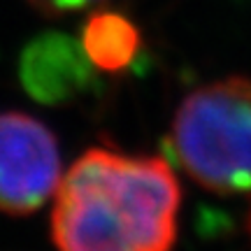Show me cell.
<instances>
[{
	"label": "cell",
	"mask_w": 251,
	"mask_h": 251,
	"mask_svg": "<svg viewBox=\"0 0 251 251\" xmlns=\"http://www.w3.org/2000/svg\"><path fill=\"white\" fill-rule=\"evenodd\" d=\"M179 205L165 158L91 147L58 181L51 237L58 251H172Z\"/></svg>",
	"instance_id": "6da1fadb"
},
{
	"label": "cell",
	"mask_w": 251,
	"mask_h": 251,
	"mask_svg": "<svg viewBox=\"0 0 251 251\" xmlns=\"http://www.w3.org/2000/svg\"><path fill=\"white\" fill-rule=\"evenodd\" d=\"M172 149L188 177L207 191H251V79L235 75L188 93L177 107Z\"/></svg>",
	"instance_id": "7a4b0ae2"
},
{
	"label": "cell",
	"mask_w": 251,
	"mask_h": 251,
	"mask_svg": "<svg viewBox=\"0 0 251 251\" xmlns=\"http://www.w3.org/2000/svg\"><path fill=\"white\" fill-rule=\"evenodd\" d=\"M58 181L61 151L49 126L24 112H0V212H35Z\"/></svg>",
	"instance_id": "3957f363"
},
{
	"label": "cell",
	"mask_w": 251,
	"mask_h": 251,
	"mask_svg": "<svg viewBox=\"0 0 251 251\" xmlns=\"http://www.w3.org/2000/svg\"><path fill=\"white\" fill-rule=\"evenodd\" d=\"M91 68L79 40L63 33H45L24 49L19 79L35 100L63 105L84 89Z\"/></svg>",
	"instance_id": "277c9868"
},
{
	"label": "cell",
	"mask_w": 251,
	"mask_h": 251,
	"mask_svg": "<svg viewBox=\"0 0 251 251\" xmlns=\"http://www.w3.org/2000/svg\"><path fill=\"white\" fill-rule=\"evenodd\" d=\"M79 42L96 70L119 75L128 70L140 54L142 33L128 14L112 7H98L84 21Z\"/></svg>",
	"instance_id": "5b68a950"
},
{
	"label": "cell",
	"mask_w": 251,
	"mask_h": 251,
	"mask_svg": "<svg viewBox=\"0 0 251 251\" xmlns=\"http://www.w3.org/2000/svg\"><path fill=\"white\" fill-rule=\"evenodd\" d=\"M33 9H37L40 14L51 19H61V17H70V14H77V12H84V9H91L105 2V0H26Z\"/></svg>",
	"instance_id": "8992f818"
},
{
	"label": "cell",
	"mask_w": 251,
	"mask_h": 251,
	"mask_svg": "<svg viewBox=\"0 0 251 251\" xmlns=\"http://www.w3.org/2000/svg\"><path fill=\"white\" fill-rule=\"evenodd\" d=\"M247 228H249V233H251V209H249V216H247Z\"/></svg>",
	"instance_id": "52a82bcc"
}]
</instances>
